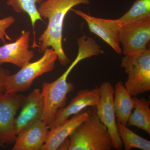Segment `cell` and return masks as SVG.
Returning <instances> with one entry per match:
<instances>
[{"instance_id": "5bb4252c", "label": "cell", "mask_w": 150, "mask_h": 150, "mask_svg": "<svg viewBox=\"0 0 150 150\" xmlns=\"http://www.w3.org/2000/svg\"><path fill=\"white\" fill-rule=\"evenodd\" d=\"M90 112L89 110L80 112L49 129L47 139L41 150L59 149L68 137L87 118Z\"/></svg>"}, {"instance_id": "5b68a950", "label": "cell", "mask_w": 150, "mask_h": 150, "mask_svg": "<svg viewBox=\"0 0 150 150\" xmlns=\"http://www.w3.org/2000/svg\"><path fill=\"white\" fill-rule=\"evenodd\" d=\"M121 67L128 75L124 86L131 96L149 91L150 51L146 49L139 53L125 55Z\"/></svg>"}, {"instance_id": "8992f818", "label": "cell", "mask_w": 150, "mask_h": 150, "mask_svg": "<svg viewBox=\"0 0 150 150\" xmlns=\"http://www.w3.org/2000/svg\"><path fill=\"white\" fill-rule=\"evenodd\" d=\"M25 98L21 94L0 93V147H6L15 142L16 115Z\"/></svg>"}, {"instance_id": "3957f363", "label": "cell", "mask_w": 150, "mask_h": 150, "mask_svg": "<svg viewBox=\"0 0 150 150\" xmlns=\"http://www.w3.org/2000/svg\"><path fill=\"white\" fill-rule=\"evenodd\" d=\"M69 137V150H110L113 148L110 134L96 110L91 112Z\"/></svg>"}, {"instance_id": "44dd1931", "label": "cell", "mask_w": 150, "mask_h": 150, "mask_svg": "<svg viewBox=\"0 0 150 150\" xmlns=\"http://www.w3.org/2000/svg\"><path fill=\"white\" fill-rule=\"evenodd\" d=\"M8 75V72L0 66V93L5 91V83L6 79Z\"/></svg>"}, {"instance_id": "9a60e30c", "label": "cell", "mask_w": 150, "mask_h": 150, "mask_svg": "<svg viewBox=\"0 0 150 150\" xmlns=\"http://www.w3.org/2000/svg\"><path fill=\"white\" fill-rule=\"evenodd\" d=\"M113 104L117 122L127 126L134 108L133 98L121 81L115 84Z\"/></svg>"}, {"instance_id": "9c48e42d", "label": "cell", "mask_w": 150, "mask_h": 150, "mask_svg": "<svg viewBox=\"0 0 150 150\" xmlns=\"http://www.w3.org/2000/svg\"><path fill=\"white\" fill-rule=\"evenodd\" d=\"M86 22L91 32L106 42L118 54L122 53L120 47L121 24L118 19L112 20L95 17L79 10L71 8Z\"/></svg>"}, {"instance_id": "277c9868", "label": "cell", "mask_w": 150, "mask_h": 150, "mask_svg": "<svg viewBox=\"0 0 150 150\" xmlns=\"http://www.w3.org/2000/svg\"><path fill=\"white\" fill-rule=\"evenodd\" d=\"M43 53V56L37 61L30 62L16 74L7 76L5 92L18 93L26 91L36 78L54 70L58 59L57 53L52 48H47Z\"/></svg>"}, {"instance_id": "ba28073f", "label": "cell", "mask_w": 150, "mask_h": 150, "mask_svg": "<svg viewBox=\"0 0 150 150\" xmlns=\"http://www.w3.org/2000/svg\"><path fill=\"white\" fill-rule=\"evenodd\" d=\"M100 97L96 106L98 115L106 126L112 140L113 148L122 149V142L118 133L113 104L114 89L109 82L103 83L100 86Z\"/></svg>"}, {"instance_id": "4fadbf2b", "label": "cell", "mask_w": 150, "mask_h": 150, "mask_svg": "<svg viewBox=\"0 0 150 150\" xmlns=\"http://www.w3.org/2000/svg\"><path fill=\"white\" fill-rule=\"evenodd\" d=\"M21 107V111L15 121L16 135L30 124L42 119L44 101L40 89H35L25 96Z\"/></svg>"}, {"instance_id": "6da1fadb", "label": "cell", "mask_w": 150, "mask_h": 150, "mask_svg": "<svg viewBox=\"0 0 150 150\" xmlns=\"http://www.w3.org/2000/svg\"><path fill=\"white\" fill-rule=\"evenodd\" d=\"M90 3V0H45L40 4L38 8V13L48 22L46 29L38 38L39 52L43 53L47 48H53L57 53L60 64L67 66L70 60L65 54L62 43L65 17L75 6Z\"/></svg>"}, {"instance_id": "e0dca14e", "label": "cell", "mask_w": 150, "mask_h": 150, "mask_svg": "<svg viewBox=\"0 0 150 150\" xmlns=\"http://www.w3.org/2000/svg\"><path fill=\"white\" fill-rule=\"evenodd\" d=\"M119 136L126 150L138 149L142 150H150V141L137 135L129 129L127 126L117 123Z\"/></svg>"}, {"instance_id": "52a82bcc", "label": "cell", "mask_w": 150, "mask_h": 150, "mask_svg": "<svg viewBox=\"0 0 150 150\" xmlns=\"http://www.w3.org/2000/svg\"><path fill=\"white\" fill-rule=\"evenodd\" d=\"M150 40V17L121 26L120 43L124 55H132L147 49Z\"/></svg>"}, {"instance_id": "d6986e66", "label": "cell", "mask_w": 150, "mask_h": 150, "mask_svg": "<svg viewBox=\"0 0 150 150\" xmlns=\"http://www.w3.org/2000/svg\"><path fill=\"white\" fill-rule=\"evenodd\" d=\"M150 17V0H136L131 8L118 18L121 25Z\"/></svg>"}, {"instance_id": "7c38bea8", "label": "cell", "mask_w": 150, "mask_h": 150, "mask_svg": "<svg viewBox=\"0 0 150 150\" xmlns=\"http://www.w3.org/2000/svg\"><path fill=\"white\" fill-rule=\"evenodd\" d=\"M48 129L41 119L30 124L17 135L12 150L42 149L48 137Z\"/></svg>"}, {"instance_id": "ffe728a7", "label": "cell", "mask_w": 150, "mask_h": 150, "mask_svg": "<svg viewBox=\"0 0 150 150\" xmlns=\"http://www.w3.org/2000/svg\"><path fill=\"white\" fill-rule=\"evenodd\" d=\"M15 22V18L12 16L7 17L0 19V40L5 43V39L12 40L6 33V30Z\"/></svg>"}, {"instance_id": "30bf717a", "label": "cell", "mask_w": 150, "mask_h": 150, "mask_svg": "<svg viewBox=\"0 0 150 150\" xmlns=\"http://www.w3.org/2000/svg\"><path fill=\"white\" fill-rule=\"evenodd\" d=\"M30 35V31L23 30L15 41L1 46L0 65L9 63L21 68L29 63L34 56L29 49Z\"/></svg>"}, {"instance_id": "7a4b0ae2", "label": "cell", "mask_w": 150, "mask_h": 150, "mask_svg": "<svg viewBox=\"0 0 150 150\" xmlns=\"http://www.w3.org/2000/svg\"><path fill=\"white\" fill-rule=\"evenodd\" d=\"M77 43V56L71 64L56 80L51 83L44 82L42 85L44 108L42 119L49 129L54 123L57 111L66 106L67 95L74 90V84L67 81L70 73L81 61L98 54L96 46L90 40L80 39Z\"/></svg>"}, {"instance_id": "ac0fdd59", "label": "cell", "mask_w": 150, "mask_h": 150, "mask_svg": "<svg viewBox=\"0 0 150 150\" xmlns=\"http://www.w3.org/2000/svg\"><path fill=\"white\" fill-rule=\"evenodd\" d=\"M45 0H7L8 5L13 8L17 13L28 14L31 21L33 30H35V23L38 20L43 21L38 13L36 4H41Z\"/></svg>"}, {"instance_id": "2e32d148", "label": "cell", "mask_w": 150, "mask_h": 150, "mask_svg": "<svg viewBox=\"0 0 150 150\" xmlns=\"http://www.w3.org/2000/svg\"><path fill=\"white\" fill-rule=\"evenodd\" d=\"M134 110L128 120V126H135L150 135V101L144 98H133Z\"/></svg>"}, {"instance_id": "8fae6325", "label": "cell", "mask_w": 150, "mask_h": 150, "mask_svg": "<svg viewBox=\"0 0 150 150\" xmlns=\"http://www.w3.org/2000/svg\"><path fill=\"white\" fill-rule=\"evenodd\" d=\"M100 97V87L80 91L69 104L57 111L54 123L49 129L59 125L70 116L80 113L86 107H96L99 103Z\"/></svg>"}]
</instances>
